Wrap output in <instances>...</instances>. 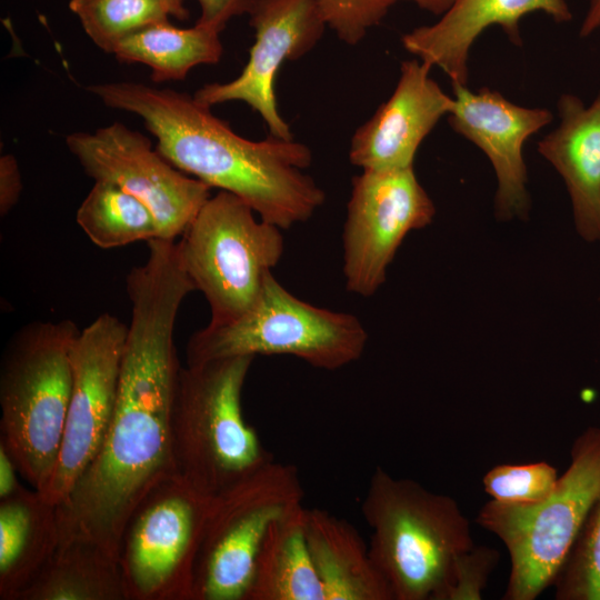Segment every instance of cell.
<instances>
[{
	"instance_id": "cell-1",
	"label": "cell",
	"mask_w": 600,
	"mask_h": 600,
	"mask_svg": "<svg viewBox=\"0 0 600 600\" xmlns=\"http://www.w3.org/2000/svg\"><path fill=\"white\" fill-rule=\"evenodd\" d=\"M131 302L118 396L102 444L67 498L57 506L60 542L88 539L118 560L127 520L143 497L177 476L171 412L181 364L177 316L190 283L157 268L126 280Z\"/></svg>"
},
{
	"instance_id": "cell-2",
	"label": "cell",
	"mask_w": 600,
	"mask_h": 600,
	"mask_svg": "<svg viewBox=\"0 0 600 600\" xmlns=\"http://www.w3.org/2000/svg\"><path fill=\"white\" fill-rule=\"evenodd\" d=\"M87 90L107 107L139 116L173 167L239 197L261 220L287 230L324 203L326 192L304 172L312 153L302 142L248 140L194 96L168 88L120 81Z\"/></svg>"
},
{
	"instance_id": "cell-3",
	"label": "cell",
	"mask_w": 600,
	"mask_h": 600,
	"mask_svg": "<svg viewBox=\"0 0 600 600\" xmlns=\"http://www.w3.org/2000/svg\"><path fill=\"white\" fill-rule=\"evenodd\" d=\"M361 511L372 530L370 557L393 600H441L456 559L474 546L458 502L378 466Z\"/></svg>"
},
{
	"instance_id": "cell-4",
	"label": "cell",
	"mask_w": 600,
	"mask_h": 600,
	"mask_svg": "<svg viewBox=\"0 0 600 600\" xmlns=\"http://www.w3.org/2000/svg\"><path fill=\"white\" fill-rule=\"evenodd\" d=\"M79 332L69 319L34 321L11 337L2 354L0 443L38 491L59 456L72 389L70 353Z\"/></svg>"
},
{
	"instance_id": "cell-5",
	"label": "cell",
	"mask_w": 600,
	"mask_h": 600,
	"mask_svg": "<svg viewBox=\"0 0 600 600\" xmlns=\"http://www.w3.org/2000/svg\"><path fill=\"white\" fill-rule=\"evenodd\" d=\"M254 357L181 367L171 412L177 474L214 496L273 459L242 414L241 394Z\"/></svg>"
},
{
	"instance_id": "cell-6",
	"label": "cell",
	"mask_w": 600,
	"mask_h": 600,
	"mask_svg": "<svg viewBox=\"0 0 600 600\" xmlns=\"http://www.w3.org/2000/svg\"><path fill=\"white\" fill-rule=\"evenodd\" d=\"M600 498V427H587L573 441L570 464L552 492L536 503L489 500L476 522L498 537L510 557L502 599L534 600L567 559L596 501Z\"/></svg>"
},
{
	"instance_id": "cell-7",
	"label": "cell",
	"mask_w": 600,
	"mask_h": 600,
	"mask_svg": "<svg viewBox=\"0 0 600 600\" xmlns=\"http://www.w3.org/2000/svg\"><path fill=\"white\" fill-rule=\"evenodd\" d=\"M368 333L360 319L306 302L269 273L254 303L236 320L208 323L187 344V364L251 356H293L337 370L358 360Z\"/></svg>"
},
{
	"instance_id": "cell-8",
	"label": "cell",
	"mask_w": 600,
	"mask_h": 600,
	"mask_svg": "<svg viewBox=\"0 0 600 600\" xmlns=\"http://www.w3.org/2000/svg\"><path fill=\"white\" fill-rule=\"evenodd\" d=\"M281 230L228 191L204 202L179 244L188 276L209 304V323L231 322L254 303L283 256Z\"/></svg>"
},
{
	"instance_id": "cell-9",
	"label": "cell",
	"mask_w": 600,
	"mask_h": 600,
	"mask_svg": "<svg viewBox=\"0 0 600 600\" xmlns=\"http://www.w3.org/2000/svg\"><path fill=\"white\" fill-rule=\"evenodd\" d=\"M302 500L298 469L273 459L212 496L192 600H246L269 527L303 506Z\"/></svg>"
},
{
	"instance_id": "cell-10",
	"label": "cell",
	"mask_w": 600,
	"mask_h": 600,
	"mask_svg": "<svg viewBox=\"0 0 600 600\" xmlns=\"http://www.w3.org/2000/svg\"><path fill=\"white\" fill-rule=\"evenodd\" d=\"M211 499L178 474L143 497L118 544L127 600H192Z\"/></svg>"
},
{
	"instance_id": "cell-11",
	"label": "cell",
	"mask_w": 600,
	"mask_h": 600,
	"mask_svg": "<svg viewBox=\"0 0 600 600\" xmlns=\"http://www.w3.org/2000/svg\"><path fill=\"white\" fill-rule=\"evenodd\" d=\"M434 214L413 167L356 176L342 233L346 289L361 297L374 294L406 236L430 224Z\"/></svg>"
},
{
	"instance_id": "cell-12",
	"label": "cell",
	"mask_w": 600,
	"mask_h": 600,
	"mask_svg": "<svg viewBox=\"0 0 600 600\" xmlns=\"http://www.w3.org/2000/svg\"><path fill=\"white\" fill-rule=\"evenodd\" d=\"M128 326L111 313L80 330L71 347L72 389L59 456L42 491L61 503L96 458L114 410Z\"/></svg>"
},
{
	"instance_id": "cell-13",
	"label": "cell",
	"mask_w": 600,
	"mask_h": 600,
	"mask_svg": "<svg viewBox=\"0 0 600 600\" xmlns=\"http://www.w3.org/2000/svg\"><path fill=\"white\" fill-rule=\"evenodd\" d=\"M66 143L94 181L116 184L140 199L153 213L161 239L182 236L211 197L212 188L173 167L146 136L123 123L71 133Z\"/></svg>"
},
{
	"instance_id": "cell-14",
	"label": "cell",
	"mask_w": 600,
	"mask_h": 600,
	"mask_svg": "<svg viewBox=\"0 0 600 600\" xmlns=\"http://www.w3.org/2000/svg\"><path fill=\"white\" fill-rule=\"evenodd\" d=\"M247 14L254 42L241 73L228 82L204 84L193 96L208 107L244 102L259 113L270 136L292 140L277 107L276 77L286 61L298 60L317 46L327 24L317 0H252Z\"/></svg>"
},
{
	"instance_id": "cell-15",
	"label": "cell",
	"mask_w": 600,
	"mask_h": 600,
	"mask_svg": "<svg viewBox=\"0 0 600 600\" xmlns=\"http://www.w3.org/2000/svg\"><path fill=\"white\" fill-rule=\"evenodd\" d=\"M454 106L448 114L451 128L480 148L497 176L496 216L500 220L523 218L529 209L527 168L522 149L530 136L552 120L544 108H526L500 92L452 86Z\"/></svg>"
},
{
	"instance_id": "cell-16",
	"label": "cell",
	"mask_w": 600,
	"mask_h": 600,
	"mask_svg": "<svg viewBox=\"0 0 600 600\" xmlns=\"http://www.w3.org/2000/svg\"><path fill=\"white\" fill-rule=\"evenodd\" d=\"M430 69L420 59L401 63L390 98L351 138L349 159L353 166L371 171L413 167L421 142L454 106L453 98L429 76Z\"/></svg>"
},
{
	"instance_id": "cell-17",
	"label": "cell",
	"mask_w": 600,
	"mask_h": 600,
	"mask_svg": "<svg viewBox=\"0 0 600 600\" xmlns=\"http://www.w3.org/2000/svg\"><path fill=\"white\" fill-rule=\"evenodd\" d=\"M536 11L558 23L572 19L566 0H457L438 22L413 29L401 42L422 62L443 70L452 86H467L469 51L476 39L498 24L520 46L519 21Z\"/></svg>"
},
{
	"instance_id": "cell-18",
	"label": "cell",
	"mask_w": 600,
	"mask_h": 600,
	"mask_svg": "<svg viewBox=\"0 0 600 600\" xmlns=\"http://www.w3.org/2000/svg\"><path fill=\"white\" fill-rule=\"evenodd\" d=\"M560 124L538 151L562 177L574 224L586 241L600 240V91L590 106L571 93L558 100Z\"/></svg>"
},
{
	"instance_id": "cell-19",
	"label": "cell",
	"mask_w": 600,
	"mask_h": 600,
	"mask_svg": "<svg viewBox=\"0 0 600 600\" xmlns=\"http://www.w3.org/2000/svg\"><path fill=\"white\" fill-rule=\"evenodd\" d=\"M306 536L324 600H393L350 522L323 509H307Z\"/></svg>"
},
{
	"instance_id": "cell-20",
	"label": "cell",
	"mask_w": 600,
	"mask_h": 600,
	"mask_svg": "<svg viewBox=\"0 0 600 600\" xmlns=\"http://www.w3.org/2000/svg\"><path fill=\"white\" fill-rule=\"evenodd\" d=\"M59 543L57 504L37 489L0 499V599L18 600Z\"/></svg>"
},
{
	"instance_id": "cell-21",
	"label": "cell",
	"mask_w": 600,
	"mask_h": 600,
	"mask_svg": "<svg viewBox=\"0 0 600 600\" xmlns=\"http://www.w3.org/2000/svg\"><path fill=\"white\" fill-rule=\"evenodd\" d=\"M303 506L277 519L259 548L246 600H324L309 551Z\"/></svg>"
},
{
	"instance_id": "cell-22",
	"label": "cell",
	"mask_w": 600,
	"mask_h": 600,
	"mask_svg": "<svg viewBox=\"0 0 600 600\" xmlns=\"http://www.w3.org/2000/svg\"><path fill=\"white\" fill-rule=\"evenodd\" d=\"M18 600H127L118 560L88 539L61 541Z\"/></svg>"
},
{
	"instance_id": "cell-23",
	"label": "cell",
	"mask_w": 600,
	"mask_h": 600,
	"mask_svg": "<svg viewBox=\"0 0 600 600\" xmlns=\"http://www.w3.org/2000/svg\"><path fill=\"white\" fill-rule=\"evenodd\" d=\"M222 51L220 32L197 24L178 28L167 21L126 37L111 53L121 62L148 66L151 80L164 82L184 79L199 64L217 63Z\"/></svg>"
},
{
	"instance_id": "cell-24",
	"label": "cell",
	"mask_w": 600,
	"mask_h": 600,
	"mask_svg": "<svg viewBox=\"0 0 600 600\" xmlns=\"http://www.w3.org/2000/svg\"><path fill=\"white\" fill-rule=\"evenodd\" d=\"M77 223L102 249L160 238L151 210L116 184L94 181L76 214Z\"/></svg>"
},
{
	"instance_id": "cell-25",
	"label": "cell",
	"mask_w": 600,
	"mask_h": 600,
	"mask_svg": "<svg viewBox=\"0 0 600 600\" xmlns=\"http://www.w3.org/2000/svg\"><path fill=\"white\" fill-rule=\"evenodd\" d=\"M69 9L92 42L108 53L126 37L167 22L170 16L161 0H70Z\"/></svg>"
},
{
	"instance_id": "cell-26",
	"label": "cell",
	"mask_w": 600,
	"mask_h": 600,
	"mask_svg": "<svg viewBox=\"0 0 600 600\" xmlns=\"http://www.w3.org/2000/svg\"><path fill=\"white\" fill-rule=\"evenodd\" d=\"M551 587L557 600H600V498Z\"/></svg>"
},
{
	"instance_id": "cell-27",
	"label": "cell",
	"mask_w": 600,
	"mask_h": 600,
	"mask_svg": "<svg viewBox=\"0 0 600 600\" xmlns=\"http://www.w3.org/2000/svg\"><path fill=\"white\" fill-rule=\"evenodd\" d=\"M558 479V470L547 461L500 463L484 473L482 484L491 500L528 504L548 497Z\"/></svg>"
},
{
	"instance_id": "cell-28",
	"label": "cell",
	"mask_w": 600,
	"mask_h": 600,
	"mask_svg": "<svg viewBox=\"0 0 600 600\" xmlns=\"http://www.w3.org/2000/svg\"><path fill=\"white\" fill-rule=\"evenodd\" d=\"M326 24L350 46L362 41L398 0H317Z\"/></svg>"
},
{
	"instance_id": "cell-29",
	"label": "cell",
	"mask_w": 600,
	"mask_h": 600,
	"mask_svg": "<svg viewBox=\"0 0 600 600\" xmlns=\"http://www.w3.org/2000/svg\"><path fill=\"white\" fill-rule=\"evenodd\" d=\"M500 552L488 546H473L456 559L451 580L441 600H481Z\"/></svg>"
},
{
	"instance_id": "cell-30",
	"label": "cell",
	"mask_w": 600,
	"mask_h": 600,
	"mask_svg": "<svg viewBox=\"0 0 600 600\" xmlns=\"http://www.w3.org/2000/svg\"><path fill=\"white\" fill-rule=\"evenodd\" d=\"M200 17L196 24L221 32L236 16L247 13L252 0H197Z\"/></svg>"
},
{
	"instance_id": "cell-31",
	"label": "cell",
	"mask_w": 600,
	"mask_h": 600,
	"mask_svg": "<svg viewBox=\"0 0 600 600\" xmlns=\"http://www.w3.org/2000/svg\"><path fill=\"white\" fill-rule=\"evenodd\" d=\"M22 178L18 162L12 154L0 157V213L6 216L19 201Z\"/></svg>"
},
{
	"instance_id": "cell-32",
	"label": "cell",
	"mask_w": 600,
	"mask_h": 600,
	"mask_svg": "<svg viewBox=\"0 0 600 600\" xmlns=\"http://www.w3.org/2000/svg\"><path fill=\"white\" fill-rule=\"evenodd\" d=\"M19 469L6 447L0 443V499L6 498L22 486L18 481Z\"/></svg>"
},
{
	"instance_id": "cell-33",
	"label": "cell",
	"mask_w": 600,
	"mask_h": 600,
	"mask_svg": "<svg viewBox=\"0 0 600 600\" xmlns=\"http://www.w3.org/2000/svg\"><path fill=\"white\" fill-rule=\"evenodd\" d=\"M600 29V0H588V9L580 27V37L586 38Z\"/></svg>"
},
{
	"instance_id": "cell-34",
	"label": "cell",
	"mask_w": 600,
	"mask_h": 600,
	"mask_svg": "<svg viewBox=\"0 0 600 600\" xmlns=\"http://www.w3.org/2000/svg\"><path fill=\"white\" fill-rule=\"evenodd\" d=\"M433 14L443 16L457 0H409Z\"/></svg>"
},
{
	"instance_id": "cell-35",
	"label": "cell",
	"mask_w": 600,
	"mask_h": 600,
	"mask_svg": "<svg viewBox=\"0 0 600 600\" xmlns=\"http://www.w3.org/2000/svg\"><path fill=\"white\" fill-rule=\"evenodd\" d=\"M169 11V14L178 20H186L189 11L184 6L186 0H161Z\"/></svg>"
}]
</instances>
